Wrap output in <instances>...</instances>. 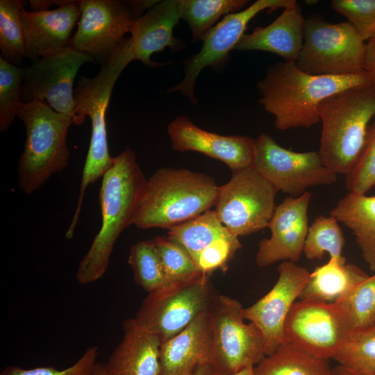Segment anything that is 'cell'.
Segmentation results:
<instances>
[{"label":"cell","mask_w":375,"mask_h":375,"mask_svg":"<svg viewBox=\"0 0 375 375\" xmlns=\"http://www.w3.org/2000/svg\"><path fill=\"white\" fill-rule=\"evenodd\" d=\"M371 85L363 72L344 76H315L301 71L295 62L269 65L257 88L258 101L274 117L277 129L310 128L319 122L318 107L326 98L347 89Z\"/></svg>","instance_id":"cell-1"},{"label":"cell","mask_w":375,"mask_h":375,"mask_svg":"<svg viewBox=\"0 0 375 375\" xmlns=\"http://www.w3.org/2000/svg\"><path fill=\"white\" fill-rule=\"evenodd\" d=\"M102 178L99 194L101 226L79 262L76 279L81 285L97 281L107 271L117 240L132 224L137 199L147 181L129 148L114 157L112 167Z\"/></svg>","instance_id":"cell-2"},{"label":"cell","mask_w":375,"mask_h":375,"mask_svg":"<svg viewBox=\"0 0 375 375\" xmlns=\"http://www.w3.org/2000/svg\"><path fill=\"white\" fill-rule=\"evenodd\" d=\"M219 187L203 173L159 169L142 186L131 223L142 229L176 227L215 207Z\"/></svg>","instance_id":"cell-3"},{"label":"cell","mask_w":375,"mask_h":375,"mask_svg":"<svg viewBox=\"0 0 375 375\" xmlns=\"http://www.w3.org/2000/svg\"><path fill=\"white\" fill-rule=\"evenodd\" d=\"M131 61L133 58L125 39L112 56L101 65L94 77H79L74 89V124L81 125L85 117H89L92 130L78 203L72 219L73 225L78 223L87 188L103 177L113 164L114 158L108 150L106 112L117 78Z\"/></svg>","instance_id":"cell-4"},{"label":"cell","mask_w":375,"mask_h":375,"mask_svg":"<svg viewBox=\"0 0 375 375\" xmlns=\"http://www.w3.org/2000/svg\"><path fill=\"white\" fill-rule=\"evenodd\" d=\"M322 128L318 151L324 164L337 174L350 172L375 115V88H353L335 94L318 107Z\"/></svg>","instance_id":"cell-5"},{"label":"cell","mask_w":375,"mask_h":375,"mask_svg":"<svg viewBox=\"0 0 375 375\" xmlns=\"http://www.w3.org/2000/svg\"><path fill=\"white\" fill-rule=\"evenodd\" d=\"M17 117L23 122L26 135L17 166L18 186L31 194L68 166L67 135L74 119L44 102L23 103Z\"/></svg>","instance_id":"cell-6"},{"label":"cell","mask_w":375,"mask_h":375,"mask_svg":"<svg viewBox=\"0 0 375 375\" xmlns=\"http://www.w3.org/2000/svg\"><path fill=\"white\" fill-rule=\"evenodd\" d=\"M217 295L210 274L197 272L149 292L133 319L163 343L207 311Z\"/></svg>","instance_id":"cell-7"},{"label":"cell","mask_w":375,"mask_h":375,"mask_svg":"<svg viewBox=\"0 0 375 375\" xmlns=\"http://www.w3.org/2000/svg\"><path fill=\"white\" fill-rule=\"evenodd\" d=\"M366 42L348 22L331 24L321 15L306 19L303 44L295 64L315 76H344L365 72Z\"/></svg>","instance_id":"cell-8"},{"label":"cell","mask_w":375,"mask_h":375,"mask_svg":"<svg viewBox=\"0 0 375 375\" xmlns=\"http://www.w3.org/2000/svg\"><path fill=\"white\" fill-rule=\"evenodd\" d=\"M243 309L237 299L218 294L208 309L211 365L217 374L233 375L266 356L262 335L255 324L244 322Z\"/></svg>","instance_id":"cell-9"},{"label":"cell","mask_w":375,"mask_h":375,"mask_svg":"<svg viewBox=\"0 0 375 375\" xmlns=\"http://www.w3.org/2000/svg\"><path fill=\"white\" fill-rule=\"evenodd\" d=\"M277 192L254 167L234 171L219 187L214 211L231 233L246 236L268 227Z\"/></svg>","instance_id":"cell-10"},{"label":"cell","mask_w":375,"mask_h":375,"mask_svg":"<svg viewBox=\"0 0 375 375\" xmlns=\"http://www.w3.org/2000/svg\"><path fill=\"white\" fill-rule=\"evenodd\" d=\"M254 168L277 190L297 197L308 188L330 185L338 174L322 162L318 151L297 152L263 133L255 139Z\"/></svg>","instance_id":"cell-11"},{"label":"cell","mask_w":375,"mask_h":375,"mask_svg":"<svg viewBox=\"0 0 375 375\" xmlns=\"http://www.w3.org/2000/svg\"><path fill=\"white\" fill-rule=\"evenodd\" d=\"M351 333L338 303L300 299L287 316L283 341L330 360L335 358Z\"/></svg>","instance_id":"cell-12"},{"label":"cell","mask_w":375,"mask_h":375,"mask_svg":"<svg viewBox=\"0 0 375 375\" xmlns=\"http://www.w3.org/2000/svg\"><path fill=\"white\" fill-rule=\"evenodd\" d=\"M92 58L70 46L42 56L25 67L22 84L23 103L44 102L58 112L74 116L75 77Z\"/></svg>","instance_id":"cell-13"},{"label":"cell","mask_w":375,"mask_h":375,"mask_svg":"<svg viewBox=\"0 0 375 375\" xmlns=\"http://www.w3.org/2000/svg\"><path fill=\"white\" fill-rule=\"evenodd\" d=\"M80 18L69 46L89 56L93 62H106L131 33L139 19L128 1H79Z\"/></svg>","instance_id":"cell-14"},{"label":"cell","mask_w":375,"mask_h":375,"mask_svg":"<svg viewBox=\"0 0 375 375\" xmlns=\"http://www.w3.org/2000/svg\"><path fill=\"white\" fill-rule=\"evenodd\" d=\"M295 0H258L239 12L227 15L214 26L203 39L200 51L184 61L183 80L171 88L168 92H180L197 104L194 85L201 72L207 67H215L224 62L244 35L249 22L260 12L285 8Z\"/></svg>","instance_id":"cell-15"},{"label":"cell","mask_w":375,"mask_h":375,"mask_svg":"<svg viewBox=\"0 0 375 375\" xmlns=\"http://www.w3.org/2000/svg\"><path fill=\"white\" fill-rule=\"evenodd\" d=\"M278 279L272 288L251 306L243 309L244 319L260 331L266 356L272 354L284 340L287 316L305 287L310 272L290 261L277 267Z\"/></svg>","instance_id":"cell-16"},{"label":"cell","mask_w":375,"mask_h":375,"mask_svg":"<svg viewBox=\"0 0 375 375\" xmlns=\"http://www.w3.org/2000/svg\"><path fill=\"white\" fill-rule=\"evenodd\" d=\"M312 194L288 196L276 206L269 222V238L258 243L255 261L265 267L279 261L297 262L303 252L309 228L308 209Z\"/></svg>","instance_id":"cell-17"},{"label":"cell","mask_w":375,"mask_h":375,"mask_svg":"<svg viewBox=\"0 0 375 375\" xmlns=\"http://www.w3.org/2000/svg\"><path fill=\"white\" fill-rule=\"evenodd\" d=\"M172 149L197 151L225 163L232 172L254 167L256 146L246 135H222L199 128L181 115L167 126Z\"/></svg>","instance_id":"cell-18"},{"label":"cell","mask_w":375,"mask_h":375,"mask_svg":"<svg viewBox=\"0 0 375 375\" xmlns=\"http://www.w3.org/2000/svg\"><path fill=\"white\" fill-rule=\"evenodd\" d=\"M80 15L79 1L38 12L27 11L22 6L19 18L26 57L34 61L69 47L71 34Z\"/></svg>","instance_id":"cell-19"},{"label":"cell","mask_w":375,"mask_h":375,"mask_svg":"<svg viewBox=\"0 0 375 375\" xmlns=\"http://www.w3.org/2000/svg\"><path fill=\"white\" fill-rule=\"evenodd\" d=\"M181 19L179 0L158 1L138 19L128 38L133 60H138L150 67L163 63L151 60V56L169 47L177 50L181 42L174 37V27Z\"/></svg>","instance_id":"cell-20"},{"label":"cell","mask_w":375,"mask_h":375,"mask_svg":"<svg viewBox=\"0 0 375 375\" xmlns=\"http://www.w3.org/2000/svg\"><path fill=\"white\" fill-rule=\"evenodd\" d=\"M306 19L295 1L270 24L244 35L234 49L262 51L277 54L285 62H296L303 44Z\"/></svg>","instance_id":"cell-21"},{"label":"cell","mask_w":375,"mask_h":375,"mask_svg":"<svg viewBox=\"0 0 375 375\" xmlns=\"http://www.w3.org/2000/svg\"><path fill=\"white\" fill-rule=\"evenodd\" d=\"M123 337L105 365L106 375H160L161 342L135 322L122 324Z\"/></svg>","instance_id":"cell-22"},{"label":"cell","mask_w":375,"mask_h":375,"mask_svg":"<svg viewBox=\"0 0 375 375\" xmlns=\"http://www.w3.org/2000/svg\"><path fill=\"white\" fill-rule=\"evenodd\" d=\"M212 335L208 310L179 333L161 343L160 375H181L194 367L211 364Z\"/></svg>","instance_id":"cell-23"},{"label":"cell","mask_w":375,"mask_h":375,"mask_svg":"<svg viewBox=\"0 0 375 375\" xmlns=\"http://www.w3.org/2000/svg\"><path fill=\"white\" fill-rule=\"evenodd\" d=\"M329 215L351 230L365 262L375 272V196L348 192Z\"/></svg>","instance_id":"cell-24"},{"label":"cell","mask_w":375,"mask_h":375,"mask_svg":"<svg viewBox=\"0 0 375 375\" xmlns=\"http://www.w3.org/2000/svg\"><path fill=\"white\" fill-rule=\"evenodd\" d=\"M368 275L346 260L329 258L311 273L299 299L335 302Z\"/></svg>","instance_id":"cell-25"},{"label":"cell","mask_w":375,"mask_h":375,"mask_svg":"<svg viewBox=\"0 0 375 375\" xmlns=\"http://www.w3.org/2000/svg\"><path fill=\"white\" fill-rule=\"evenodd\" d=\"M253 375H331L329 359L283 341L253 368Z\"/></svg>","instance_id":"cell-26"},{"label":"cell","mask_w":375,"mask_h":375,"mask_svg":"<svg viewBox=\"0 0 375 375\" xmlns=\"http://www.w3.org/2000/svg\"><path fill=\"white\" fill-rule=\"evenodd\" d=\"M231 233L219 221L214 210L169 230L167 238L183 247L194 259L219 240Z\"/></svg>","instance_id":"cell-27"},{"label":"cell","mask_w":375,"mask_h":375,"mask_svg":"<svg viewBox=\"0 0 375 375\" xmlns=\"http://www.w3.org/2000/svg\"><path fill=\"white\" fill-rule=\"evenodd\" d=\"M248 3L247 0H179V8L195 42L202 41L222 16L242 10Z\"/></svg>","instance_id":"cell-28"},{"label":"cell","mask_w":375,"mask_h":375,"mask_svg":"<svg viewBox=\"0 0 375 375\" xmlns=\"http://www.w3.org/2000/svg\"><path fill=\"white\" fill-rule=\"evenodd\" d=\"M344 243L338 220L331 215H319L309 226L303 253L308 260H321L327 253L330 258L344 260Z\"/></svg>","instance_id":"cell-29"},{"label":"cell","mask_w":375,"mask_h":375,"mask_svg":"<svg viewBox=\"0 0 375 375\" xmlns=\"http://www.w3.org/2000/svg\"><path fill=\"white\" fill-rule=\"evenodd\" d=\"M353 332L375 325V272L336 301Z\"/></svg>","instance_id":"cell-30"},{"label":"cell","mask_w":375,"mask_h":375,"mask_svg":"<svg viewBox=\"0 0 375 375\" xmlns=\"http://www.w3.org/2000/svg\"><path fill=\"white\" fill-rule=\"evenodd\" d=\"M25 2L18 0L0 1L1 56L18 66L26 57V48L19 12Z\"/></svg>","instance_id":"cell-31"},{"label":"cell","mask_w":375,"mask_h":375,"mask_svg":"<svg viewBox=\"0 0 375 375\" xmlns=\"http://www.w3.org/2000/svg\"><path fill=\"white\" fill-rule=\"evenodd\" d=\"M128 262L133 271L135 283L148 293L169 283L153 240L132 245Z\"/></svg>","instance_id":"cell-32"},{"label":"cell","mask_w":375,"mask_h":375,"mask_svg":"<svg viewBox=\"0 0 375 375\" xmlns=\"http://www.w3.org/2000/svg\"><path fill=\"white\" fill-rule=\"evenodd\" d=\"M25 67L14 65L0 56V132L8 130L23 103L22 84Z\"/></svg>","instance_id":"cell-33"},{"label":"cell","mask_w":375,"mask_h":375,"mask_svg":"<svg viewBox=\"0 0 375 375\" xmlns=\"http://www.w3.org/2000/svg\"><path fill=\"white\" fill-rule=\"evenodd\" d=\"M334 360L350 369L375 374V325L351 333Z\"/></svg>","instance_id":"cell-34"},{"label":"cell","mask_w":375,"mask_h":375,"mask_svg":"<svg viewBox=\"0 0 375 375\" xmlns=\"http://www.w3.org/2000/svg\"><path fill=\"white\" fill-rule=\"evenodd\" d=\"M349 192L366 194L375 186V121L369 125L364 144L353 167L345 175Z\"/></svg>","instance_id":"cell-35"},{"label":"cell","mask_w":375,"mask_h":375,"mask_svg":"<svg viewBox=\"0 0 375 375\" xmlns=\"http://www.w3.org/2000/svg\"><path fill=\"white\" fill-rule=\"evenodd\" d=\"M158 250L167 283L193 276L198 271L187 251L167 237L152 239Z\"/></svg>","instance_id":"cell-36"},{"label":"cell","mask_w":375,"mask_h":375,"mask_svg":"<svg viewBox=\"0 0 375 375\" xmlns=\"http://www.w3.org/2000/svg\"><path fill=\"white\" fill-rule=\"evenodd\" d=\"M331 4L348 19L365 42L375 38V0H333Z\"/></svg>","instance_id":"cell-37"},{"label":"cell","mask_w":375,"mask_h":375,"mask_svg":"<svg viewBox=\"0 0 375 375\" xmlns=\"http://www.w3.org/2000/svg\"><path fill=\"white\" fill-rule=\"evenodd\" d=\"M99 355V348L94 345L87 348L74 364L64 369L60 370L53 367L24 369L9 365L1 370L0 375H91Z\"/></svg>","instance_id":"cell-38"},{"label":"cell","mask_w":375,"mask_h":375,"mask_svg":"<svg viewBox=\"0 0 375 375\" xmlns=\"http://www.w3.org/2000/svg\"><path fill=\"white\" fill-rule=\"evenodd\" d=\"M364 70L370 78L371 85L375 88V38L366 42Z\"/></svg>","instance_id":"cell-39"},{"label":"cell","mask_w":375,"mask_h":375,"mask_svg":"<svg viewBox=\"0 0 375 375\" xmlns=\"http://www.w3.org/2000/svg\"><path fill=\"white\" fill-rule=\"evenodd\" d=\"M71 1H38L31 0L29 1L31 11L38 12L42 10H49V8L52 5H58L59 6L65 5L69 3Z\"/></svg>","instance_id":"cell-40"},{"label":"cell","mask_w":375,"mask_h":375,"mask_svg":"<svg viewBox=\"0 0 375 375\" xmlns=\"http://www.w3.org/2000/svg\"><path fill=\"white\" fill-rule=\"evenodd\" d=\"M181 375H216L211 364L199 365Z\"/></svg>","instance_id":"cell-41"},{"label":"cell","mask_w":375,"mask_h":375,"mask_svg":"<svg viewBox=\"0 0 375 375\" xmlns=\"http://www.w3.org/2000/svg\"><path fill=\"white\" fill-rule=\"evenodd\" d=\"M331 375H375V374L356 371L339 364L331 369Z\"/></svg>","instance_id":"cell-42"},{"label":"cell","mask_w":375,"mask_h":375,"mask_svg":"<svg viewBox=\"0 0 375 375\" xmlns=\"http://www.w3.org/2000/svg\"><path fill=\"white\" fill-rule=\"evenodd\" d=\"M91 375H106L104 363L97 362Z\"/></svg>","instance_id":"cell-43"},{"label":"cell","mask_w":375,"mask_h":375,"mask_svg":"<svg viewBox=\"0 0 375 375\" xmlns=\"http://www.w3.org/2000/svg\"><path fill=\"white\" fill-rule=\"evenodd\" d=\"M253 367H249L242 371H240V372L237 373V374H235L233 375H253ZM216 375H220V374H216Z\"/></svg>","instance_id":"cell-44"}]
</instances>
